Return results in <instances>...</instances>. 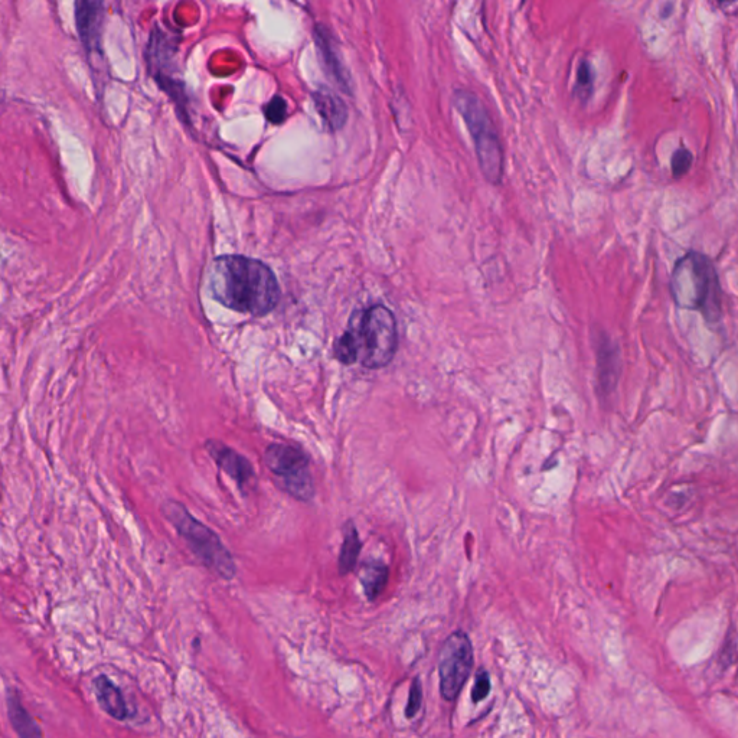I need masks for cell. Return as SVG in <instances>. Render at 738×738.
Wrapping results in <instances>:
<instances>
[{
    "mask_svg": "<svg viewBox=\"0 0 738 738\" xmlns=\"http://www.w3.org/2000/svg\"><path fill=\"white\" fill-rule=\"evenodd\" d=\"M342 535H344V541H342L341 553H339L338 570L341 576H346L357 567L362 541L354 521L346 522L342 528Z\"/></svg>",
    "mask_w": 738,
    "mask_h": 738,
    "instance_id": "cell-12",
    "label": "cell"
},
{
    "mask_svg": "<svg viewBox=\"0 0 738 738\" xmlns=\"http://www.w3.org/2000/svg\"><path fill=\"white\" fill-rule=\"evenodd\" d=\"M491 692V677L489 672L485 669H480L475 677V685L472 688V701L473 704H479L480 701L485 700Z\"/></svg>",
    "mask_w": 738,
    "mask_h": 738,
    "instance_id": "cell-17",
    "label": "cell"
},
{
    "mask_svg": "<svg viewBox=\"0 0 738 738\" xmlns=\"http://www.w3.org/2000/svg\"><path fill=\"white\" fill-rule=\"evenodd\" d=\"M669 292L678 308L700 312L708 323L720 322L723 290L714 261L707 254L688 251L678 259L669 279Z\"/></svg>",
    "mask_w": 738,
    "mask_h": 738,
    "instance_id": "cell-3",
    "label": "cell"
},
{
    "mask_svg": "<svg viewBox=\"0 0 738 738\" xmlns=\"http://www.w3.org/2000/svg\"><path fill=\"white\" fill-rule=\"evenodd\" d=\"M398 349L397 320L387 306L358 310L333 344V357L344 365L367 369L388 367Z\"/></svg>",
    "mask_w": 738,
    "mask_h": 738,
    "instance_id": "cell-2",
    "label": "cell"
},
{
    "mask_svg": "<svg viewBox=\"0 0 738 738\" xmlns=\"http://www.w3.org/2000/svg\"><path fill=\"white\" fill-rule=\"evenodd\" d=\"M388 574H390L388 567L380 561H371L362 567L359 580H361L368 600L374 602L381 596L382 591L387 587Z\"/></svg>",
    "mask_w": 738,
    "mask_h": 738,
    "instance_id": "cell-14",
    "label": "cell"
},
{
    "mask_svg": "<svg viewBox=\"0 0 738 738\" xmlns=\"http://www.w3.org/2000/svg\"><path fill=\"white\" fill-rule=\"evenodd\" d=\"M694 162V155L687 148H679L675 150L671 158V171L675 179L682 178L687 175Z\"/></svg>",
    "mask_w": 738,
    "mask_h": 738,
    "instance_id": "cell-16",
    "label": "cell"
},
{
    "mask_svg": "<svg viewBox=\"0 0 738 738\" xmlns=\"http://www.w3.org/2000/svg\"><path fill=\"white\" fill-rule=\"evenodd\" d=\"M313 99H315L316 109L326 126L331 130L342 129L348 119V110H346L344 101L331 93H315Z\"/></svg>",
    "mask_w": 738,
    "mask_h": 738,
    "instance_id": "cell-13",
    "label": "cell"
},
{
    "mask_svg": "<svg viewBox=\"0 0 738 738\" xmlns=\"http://www.w3.org/2000/svg\"><path fill=\"white\" fill-rule=\"evenodd\" d=\"M264 113L270 123L282 124L287 116V103L280 96L273 97L264 109Z\"/></svg>",
    "mask_w": 738,
    "mask_h": 738,
    "instance_id": "cell-18",
    "label": "cell"
},
{
    "mask_svg": "<svg viewBox=\"0 0 738 738\" xmlns=\"http://www.w3.org/2000/svg\"><path fill=\"white\" fill-rule=\"evenodd\" d=\"M163 517L181 535L188 544L189 550L212 573L224 580H233L237 574L233 555L222 544L217 532L198 521L184 504L178 501H165L162 508Z\"/></svg>",
    "mask_w": 738,
    "mask_h": 738,
    "instance_id": "cell-5",
    "label": "cell"
},
{
    "mask_svg": "<svg viewBox=\"0 0 738 738\" xmlns=\"http://www.w3.org/2000/svg\"><path fill=\"white\" fill-rule=\"evenodd\" d=\"M452 104L465 120L466 127L472 135L483 178L489 184H501L505 172V153L498 130L485 103L472 91L456 90L452 96Z\"/></svg>",
    "mask_w": 738,
    "mask_h": 738,
    "instance_id": "cell-4",
    "label": "cell"
},
{
    "mask_svg": "<svg viewBox=\"0 0 738 738\" xmlns=\"http://www.w3.org/2000/svg\"><path fill=\"white\" fill-rule=\"evenodd\" d=\"M267 469L280 480L284 492L297 501L315 498V483L310 473L309 457L295 444L273 443L264 452Z\"/></svg>",
    "mask_w": 738,
    "mask_h": 738,
    "instance_id": "cell-6",
    "label": "cell"
},
{
    "mask_svg": "<svg viewBox=\"0 0 738 738\" xmlns=\"http://www.w3.org/2000/svg\"><path fill=\"white\" fill-rule=\"evenodd\" d=\"M93 688L104 713L117 721H126L130 717L129 705L124 700L122 689L117 687L107 675H99L94 679Z\"/></svg>",
    "mask_w": 738,
    "mask_h": 738,
    "instance_id": "cell-10",
    "label": "cell"
},
{
    "mask_svg": "<svg viewBox=\"0 0 738 738\" xmlns=\"http://www.w3.org/2000/svg\"><path fill=\"white\" fill-rule=\"evenodd\" d=\"M205 449L210 453L212 460L220 466V469L224 470L237 483L238 488L241 491H246L247 486L256 476L250 460L234 450L233 447L218 442V440H208L205 443Z\"/></svg>",
    "mask_w": 738,
    "mask_h": 738,
    "instance_id": "cell-8",
    "label": "cell"
},
{
    "mask_svg": "<svg viewBox=\"0 0 738 738\" xmlns=\"http://www.w3.org/2000/svg\"><path fill=\"white\" fill-rule=\"evenodd\" d=\"M6 708L13 731L19 738H44L41 728L31 713L26 710L21 695L15 688L8 689L6 694Z\"/></svg>",
    "mask_w": 738,
    "mask_h": 738,
    "instance_id": "cell-11",
    "label": "cell"
},
{
    "mask_svg": "<svg viewBox=\"0 0 738 738\" xmlns=\"http://www.w3.org/2000/svg\"><path fill=\"white\" fill-rule=\"evenodd\" d=\"M473 646L465 632H455L443 643L439 655L440 692L446 701H455L473 669Z\"/></svg>",
    "mask_w": 738,
    "mask_h": 738,
    "instance_id": "cell-7",
    "label": "cell"
},
{
    "mask_svg": "<svg viewBox=\"0 0 738 738\" xmlns=\"http://www.w3.org/2000/svg\"><path fill=\"white\" fill-rule=\"evenodd\" d=\"M212 297L224 308L244 315H269L280 302L276 274L263 261L244 256H221L210 269Z\"/></svg>",
    "mask_w": 738,
    "mask_h": 738,
    "instance_id": "cell-1",
    "label": "cell"
},
{
    "mask_svg": "<svg viewBox=\"0 0 738 738\" xmlns=\"http://www.w3.org/2000/svg\"><path fill=\"white\" fill-rule=\"evenodd\" d=\"M421 701H423V688H421L420 679L416 678L414 679L413 684H411L410 695H408L406 707L407 718L416 717L421 708Z\"/></svg>",
    "mask_w": 738,
    "mask_h": 738,
    "instance_id": "cell-19",
    "label": "cell"
},
{
    "mask_svg": "<svg viewBox=\"0 0 738 738\" xmlns=\"http://www.w3.org/2000/svg\"><path fill=\"white\" fill-rule=\"evenodd\" d=\"M594 91V73L590 61H580L577 67L576 86H574V94L577 99L586 103L593 96Z\"/></svg>",
    "mask_w": 738,
    "mask_h": 738,
    "instance_id": "cell-15",
    "label": "cell"
},
{
    "mask_svg": "<svg viewBox=\"0 0 738 738\" xmlns=\"http://www.w3.org/2000/svg\"><path fill=\"white\" fill-rule=\"evenodd\" d=\"M104 5L101 2L75 3V25L87 51L101 50V28H103Z\"/></svg>",
    "mask_w": 738,
    "mask_h": 738,
    "instance_id": "cell-9",
    "label": "cell"
}]
</instances>
